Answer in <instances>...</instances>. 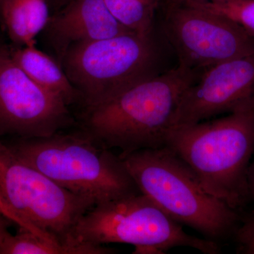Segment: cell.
<instances>
[{"mask_svg":"<svg viewBox=\"0 0 254 254\" xmlns=\"http://www.w3.org/2000/svg\"><path fill=\"white\" fill-rule=\"evenodd\" d=\"M162 26L179 64L203 72L254 53V36L233 20L189 0H162Z\"/></svg>","mask_w":254,"mask_h":254,"instance_id":"obj_8","label":"cell"},{"mask_svg":"<svg viewBox=\"0 0 254 254\" xmlns=\"http://www.w3.org/2000/svg\"><path fill=\"white\" fill-rule=\"evenodd\" d=\"M116 252L105 246L45 240L21 227L16 235L9 233L0 245V254H110Z\"/></svg>","mask_w":254,"mask_h":254,"instance_id":"obj_14","label":"cell"},{"mask_svg":"<svg viewBox=\"0 0 254 254\" xmlns=\"http://www.w3.org/2000/svg\"><path fill=\"white\" fill-rule=\"evenodd\" d=\"M11 54L16 64L33 81L59 96L68 106L81 100L64 69L35 44L11 50Z\"/></svg>","mask_w":254,"mask_h":254,"instance_id":"obj_12","label":"cell"},{"mask_svg":"<svg viewBox=\"0 0 254 254\" xmlns=\"http://www.w3.org/2000/svg\"><path fill=\"white\" fill-rule=\"evenodd\" d=\"M71 239L95 246L128 244L136 254H163L180 247L205 254L220 252L218 242L189 235L141 192L95 205L79 219Z\"/></svg>","mask_w":254,"mask_h":254,"instance_id":"obj_5","label":"cell"},{"mask_svg":"<svg viewBox=\"0 0 254 254\" xmlns=\"http://www.w3.org/2000/svg\"><path fill=\"white\" fill-rule=\"evenodd\" d=\"M62 58L64 71L85 107L101 103L158 74L155 71L158 50L153 34L128 32L76 43Z\"/></svg>","mask_w":254,"mask_h":254,"instance_id":"obj_6","label":"cell"},{"mask_svg":"<svg viewBox=\"0 0 254 254\" xmlns=\"http://www.w3.org/2000/svg\"><path fill=\"white\" fill-rule=\"evenodd\" d=\"M4 0H0V10H1V6H2L3 3H4Z\"/></svg>","mask_w":254,"mask_h":254,"instance_id":"obj_23","label":"cell"},{"mask_svg":"<svg viewBox=\"0 0 254 254\" xmlns=\"http://www.w3.org/2000/svg\"><path fill=\"white\" fill-rule=\"evenodd\" d=\"M236 235L241 252L254 254V215L237 230Z\"/></svg>","mask_w":254,"mask_h":254,"instance_id":"obj_17","label":"cell"},{"mask_svg":"<svg viewBox=\"0 0 254 254\" xmlns=\"http://www.w3.org/2000/svg\"><path fill=\"white\" fill-rule=\"evenodd\" d=\"M120 156L140 191L179 223L215 242L236 230L235 209L206 191L190 167L167 147Z\"/></svg>","mask_w":254,"mask_h":254,"instance_id":"obj_4","label":"cell"},{"mask_svg":"<svg viewBox=\"0 0 254 254\" xmlns=\"http://www.w3.org/2000/svg\"><path fill=\"white\" fill-rule=\"evenodd\" d=\"M68 105L33 81L0 47V139L41 138L71 126Z\"/></svg>","mask_w":254,"mask_h":254,"instance_id":"obj_9","label":"cell"},{"mask_svg":"<svg viewBox=\"0 0 254 254\" xmlns=\"http://www.w3.org/2000/svg\"><path fill=\"white\" fill-rule=\"evenodd\" d=\"M46 28L61 56L76 43L133 32L119 22L104 0H68L50 16Z\"/></svg>","mask_w":254,"mask_h":254,"instance_id":"obj_11","label":"cell"},{"mask_svg":"<svg viewBox=\"0 0 254 254\" xmlns=\"http://www.w3.org/2000/svg\"><path fill=\"white\" fill-rule=\"evenodd\" d=\"M165 146L190 167L206 191L238 208L250 198L254 95L227 116L171 127Z\"/></svg>","mask_w":254,"mask_h":254,"instance_id":"obj_2","label":"cell"},{"mask_svg":"<svg viewBox=\"0 0 254 254\" xmlns=\"http://www.w3.org/2000/svg\"><path fill=\"white\" fill-rule=\"evenodd\" d=\"M0 195L28 225L52 240L71 242L93 200L71 193L14 154L0 139Z\"/></svg>","mask_w":254,"mask_h":254,"instance_id":"obj_7","label":"cell"},{"mask_svg":"<svg viewBox=\"0 0 254 254\" xmlns=\"http://www.w3.org/2000/svg\"><path fill=\"white\" fill-rule=\"evenodd\" d=\"M0 15L10 38L22 46L35 44L51 16L48 0H4Z\"/></svg>","mask_w":254,"mask_h":254,"instance_id":"obj_13","label":"cell"},{"mask_svg":"<svg viewBox=\"0 0 254 254\" xmlns=\"http://www.w3.org/2000/svg\"><path fill=\"white\" fill-rule=\"evenodd\" d=\"M9 219L0 212V245L2 243L5 237L9 235V232L8 231V222H10Z\"/></svg>","mask_w":254,"mask_h":254,"instance_id":"obj_19","label":"cell"},{"mask_svg":"<svg viewBox=\"0 0 254 254\" xmlns=\"http://www.w3.org/2000/svg\"><path fill=\"white\" fill-rule=\"evenodd\" d=\"M68 1V0H48L50 8H51L55 12L61 9Z\"/></svg>","mask_w":254,"mask_h":254,"instance_id":"obj_21","label":"cell"},{"mask_svg":"<svg viewBox=\"0 0 254 254\" xmlns=\"http://www.w3.org/2000/svg\"><path fill=\"white\" fill-rule=\"evenodd\" d=\"M195 1H207V2H224V1H237V0H190Z\"/></svg>","mask_w":254,"mask_h":254,"instance_id":"obj_22","label":"cell"},{"mask_svg":"<svg viewBox=\"0 0 254 254\" xmlns=\"http://www.w3.org/2000/svg\"><path fill=\"white\" fill-rule=\"evenodd\" d=\"M0 212L6 217V218L9 219L10 221L13 222V223L16 224L18 227L21 228L26 229L28 231L33 232L35 235H38V237H41V238L45 239V240H50V239L48 238L44 235H42L39 232L37 231L34 228H33L31 225H28L27 222L24 221L23 219L20 218L19 216L15 213L14 210L11 209V207L9 206L6 201L0 195Z\"/></svg>","mask_w":254,"mask_h":254,"instance_id":"obj_18","label":"cell"},{"mask_svg":"<svg viewBox=\"0 0 254 254\" xmlns=\"http://www.w3.org/2000/svg\"><path fill=\"white\" fill-rule=\"evenodd\" d=\"M254 95V53L205 70L182 95L173 126L231 113Z\"/></svg>","mask_w":254,"mask_h":254,"instance_id":"obj_10","label":"cell"},{"mask_svg":"<svg viewBox=\"0 0 254 254\" xmlns=\"http://www.w3.org/2000/svg\"><path fill=\"white\" fill-rule=\"evenodd\" d=\"M2 141L23 161L95 205L141 192L121 157L85 131Z\"/></svg>","mask_w":254,"mask_h":254,"instance_id":"obj_3","label":"cell"},{"mask_svg":"<svg viewBox=\"0 0 254 254\" xmlns=\"http://www.w3.org/2000/svg\"><path fill=\"white\" fill-rule=\"evenodd\" d=\"M191 1L201 7L233 20L254 36V0L224 2Z\"/></svg>","mask_w":254,"mask_h":254,"instance_id":"obj_16","label":"cell"},{"mask_svg":"<svg viewBox=\"0 0 254 254\" xmlns=\"http://www.w3.org/2000/svg\"><path fill=\"white\" fill-rule=\"evenodd\" d=\"M249 197L254 200V161L250 165L248 171Z\"/></svg>","mask_w":254,"mask_h":254,"instance_id":"obj_20","label":"cell"},{"mask_svg":"<svg viewBox=\"0 0 254 254\" xmlns=\"http://www.w3.org/2000/svg\"><path fill=\"white\" fill-rule=\"evenodd\" d=\"M119 22L130 31L153 34L155 18L162 0H104Z\"/></svg>","mask_w":254,"mask_h":254,"instance_id":"obj_15","label":"cell"},{"mask_svg":"<svg viewBox=\"0 0 254 254\" xmlns=\"http://www.w3.org/2000/svg\"><path fill=\"white\" fill-rule=\"evenodd\" d=\"M201 72L181 64L85 107L84 131L120 154L165 146L182 95Z\"/></svg>","mask_w":254,"mask_h":254,"instance_id":"obj_1","label":"cell"}]
</instances>
